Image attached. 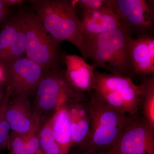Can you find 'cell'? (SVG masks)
<instances>
[{
  "mask_svg": "<svg viewBox=\"0 0 154 154\" xmlns=\"http://www.w3.org/2000/svg\"><path fill=\"white\" fill-rule=\"evenodd\" d=\"M71 117V146L80 145L88 140L90 130V119L83 102L67 103Z\"/></svg>",
  "mask_w": 154,
  "mask_h": 154,
  "instance_id": "cell-13",
  "label": "cell"
},
{
  "mask_svg": "<svg viewBox=\"0 0 154 154\" xmlns=\"http://www.w3.org/2000/svg\"><path fill=\"white\" fill-rule=\"evenodd\" d=\"M10 15V7L6 0H0V25L7 21Z\"/></svg>",
  "mask_w": 154,
  "mask_h": 154,
  "instance_id": "cell-23",
  "label": "cell"
},
{
  "mask_svg": "<svg viewBox=\"0 0 154 154\" xmlns=\"http://www.w3.org/2000/svg\"><path fill=\"white\" fill-rule=\"evenodd\" d=\"M25 57H26L25 37L21 19V22L18 25L14 40L2 64L4 65L9 64Z\"/></svg>",
  "mask_w": 154,
  "mask_h": 154,
  "instance_id": "cell-18",
  "label": "cell"
},
{
  "mask_svg": "<svg viewBox=\"0 0 154 154\" xmlns=\"http://www.w3.org/2000/svg\"><path fill=\"white\" fill-rule=\"evenodd\" d=\"M131 58L134 74L144 76L154 75V38L150 34L131 37L129 43Z\"/></svg>",
  "mask_w": 154,
  "mask_h": 154,
  "instance_id": "cell-10",
  "label": "cell"
},
{
  "mask_svg": "<svg viewBox=\"0 0 154 154\" xmlns=\"http://www.w3.org/2000/svg\"><path fill=\"white\" fill-rule=\"evenodd\" d=\"M21 21V15L10 18L1 24L0 30V63L4 60L14 40L17 28Z\"/></svg>",
  "mask_w": 154,
  "mask_h": 154,
  "instance_id": "cell-17",
  "label": "cell"
},
{
  "mask_svg": "<svg viewBox=\"0 0 154 154\" xmlns=\"http://www.w3.org/2000/svg\"><path fill=\"white\" fill-rule=\"evenodd\" d=\"M33 115L42 126L53 116L62 105L72 102H87L90 97L77 90L67 79L60 68L45 71L36 89Z\"/></svg>",
  "mask_w": 154,
  "mask_h": 154,
  "instance_id": "cell-4",
  "label": "cell"
},
{
  "mask_svg": "<svg viewBox=\"0 0 154 154\" xmlns=\"http://www.w3.org/2000/svg\"><path fill=\"white\" fill-rule=\"evenodd\" d=\"M141 89L142 112L143 118L151 127L154 128V77L144 76Z\"/></svg>",
  "mask_w": 154,
  "mask_h": 154,
  "instance_id": "cell-16",
  "label": "cell"
},
{
  "mask_svg": "<svg viewBox=\"0 0 154 154\" xmlns=\"http://www.w3.org/2000/svg\"><path fill=\"white\" fill-rule=\"evenodd\" d=\"M77 0L28 1L47 33L57 41H65L82 55L84 34L75 12Z\"/></svg>",
  "mask_w": 154,
  "mask_h": 154,
  "instance_id": "cell-2",
  "label": "cell"
},
{
  "mask_svg": "<svg viewBox=\"0 0 154 154\" xmlns=\"http://www.w3.org/2000/svg\"><path fill=\"white\" fill-rule=\"evenodd\" d=\"M65 62L66 77L72 86L84 93L94 91L96 78L93 65L87 63L83 57L75 54H66Z\"/></svg>",
  "mask_w": 154,
  "mask_h": 154,
  "instance_id": "cell-11",
  "label": "cell"
},
{
  "mask_svg": "<svg viewBox=\"0 0 154 154\" xmlns=\"http://www.w3.org/2000/svg\"><path fill=\"white\" fill-rule=\"evenodd\" d=\"M82 22L84 36L109 32L122 25L118 15L113 9L106 5L95 11H83Z\"/></svg>",
  "mask_w": 154,
  "mask_h": 154,
  "instance_id": "cell-12",
  "label": "cell"
},
{
  "mask_svg": "<svg viewBox=\"0 0 154 154\" xmlns=\"http://www.w3.org/2000/svg\"><path fill=\"white\" fill-rule=\"evenodd\" d=\"M11 96V90L6 88L5 98L0 106V149L7 145L10 134L11 128L7 119L6 111Z\"/></svg>",
  "mask_w": 154,
  "mask_h": 154,
  "instance_id": "cell-20",
  "label": "cell"
},
{
  "mask_svg": "<svg viewBox=\"0 0 154 154\" xmlns=\"http://www.w3.org/2000/svg\"><path fill=\"white\" fill-rule=\"evenodd\" d=\"M6 88L11 90V97L36 92L44 75V69L38 63L25 57L4 65Z\"/></svg>",
  "mask_w": 154,
  "mask_h": 154,
  "instance_id": "cell-6",
  "label": "cell"
},
{
  "mask_svg": "<svg viewBox=\"0 0 154 154\" xmlns=\"http://www.w3.org/2000/svg\"><path fill=\"white\" fill-rule=\"evenodd\" d=\"M106 5V0H77L76 6L83 11H93Z\"/></svg>",
  "mask_w": 154,
  "mask_h": 154,
  "instance_id": "cell-22",
  "label": "cell"
},
{
  "mask_svg": "<svg viewBox=\"0 0 154 154\" xmlns=\"http://www.w3.org/2000/svg\"><path fill=\"white\" fill-rule=\"evenodd\" d=\"M110 150L121 154H154V128L143 118H130L117 143Z\"/></svg>",
  "mask_w": 154,
  "mask_h": 154,
  "instance_id": "cell-8",
  "label": "cell"
},
{
  "mask_svg": "<svg viewBox=\"0 0 154 154\" xmlns=\"http://www.w3.org/2000/svg\"><path fill=\"white\" fill-rule=\"evenodd\" d=\"M85 106L90 119L89 137L79 145L83 152L110 150L115 145L130 118L114 110L94 92Z\"/></svg>",
  "mask_w": 154,
  "mask_h": 154,
  "instance_id": "cell-3",
  "label": "cell"
},
{
  "mask_svg": "<svg viewBox=\"0 0 154 154\" xmlns=\"http://www.w3.org/2000/svg\"><path fill=\"white\" fill-rule=\"evenodd\" d=\"M97 154V153H89L88 152V154Z\"/></svg>",
  "mask_w": 154,
  "mask_h": 154,
  "instance_id": "cell-27",
  "label": "cell"
},
{
  "mask_svg": "<svg viewBox=\"0 0 154 154\" xmlns=\"http://www.w3.org/2000/svg\"><path fill=\"white\" fill-rule=\"evenodd\" d=\"M106 5L113 9L131 34H149L153 28V1L106 0Z\"/></svg>",
  "mask_w": 154,
  "mask_h": 154,
  "instance_id": "cell-7",
  "label": "cell"
},
{
  "mask_svg": "<svg viewBox=\"0 0 154 154\" xmlns=\"http://www.w3.org/2000/svg\"><path fill=\"white\" fill-rule=\"evenodd\" d=\"M38 138L40 147L45 152L63 154L56 141L53 128V116L42 126L38 133Z\"/></svg>",
  "mask_w": 154,
  "mask_h": 154,
  "instance_id": "cell-19",
  "label": "cell"
},
{
  "mask_svg": "<svg viewBox=\"0 0 154 154\" xmlns=\"http://www.w3.org/2000/svg\"><path fill=\"white\" fill-rule=\"evenodd\" d=\"M108 106L122 113H126L127 110L120 94L112 91H93Z\"/></svg>",
  "mask_w": 154,
  "mask_h": 154,
  "instance_id": "cell-21",
  "label": "cell"
},
{
  "mask_svg": "<svg viewBox=\"0 0 154 154\" xmlns=\"http://www.w3.org/2000/svg\"><path fill=\"white\" fill-rule=\"evenodd\" d=\"M131 37V33L122 24L109 32L84 36L83 58L91 59L94 69L129 77L134 74L129 51Z\"/></svg>",
  "mask_w": 154,
  "mask_h": 154,
  "instance_id": "cell-1",
  "label": "cell"
},
{
  "mask_svg": "<svg viewBox=\"0 0 154 154\" xmlns=\"http://www.w3.org/2000/svg\"><path fill=\"white\" fill-rule=\"evenodd\" d=\"M67 103L59 107L53 116L56 141L63 154H68L71 147L70 114Z\"/></svg>",
  "mask_w": 154,
  "mask_h": 154,
  "instance_id": "cell-14",
  "label": "cell"
},
{
  "mask_svg": "<svg viewBox=\"0 0 154 154\" xmlns=\"http://www.w3.org/2000/svg\"><path fill=\"white\" fill-rule=\"evenodd\" d=\"M96 87L94 90L112 91L120 94L135 85L128 77L95 72Z\"/></svg>",
  "mask_w": 154,
  "mask_h": 154,
  "instance_id": "cell-15",
  "label": "cell"
},
{
  "mask_svg": "<svg viewBox=\"0 0 154 154\" xmlns=\"http://www.w3.org/2000/svg\"><path fill=\"white\" fill-rule=\"evenodd\" d=\"M7 5L11 8L12 6L19 5L22 4L23 1L21 0H6Z\"/></svg>",
  "mask_w": 154,
  "mask_h": 154,
  "instance_id": "cell-25",
  "label": "cell"
},
{
  "mask_svg": "<svg viewBox=\"0 0 154 154\" xmlns=\"http://www.w3.org/2000/svg\"><path fill=\"white\" fill-rule=\"evenodd\" d=\"M101 154H105L104 153H103Z\"/></svg>",
  "mask_w": 154,
  "mask_h": 154,
  "instance_id": "cell-29",
  "label": "cell"
},
{
  "mask_svg": "<svg viewBox=\"0 0 154 154\" xmlns=\"http://www.w3.org/2000/svg\"><path fill=\"white\" fill-rule=\"evenodd\" d=\"M6 113L12 132L24 137L39 133L41 126L33 115L28 96L20 95L10 99Z\"/></svg>",
  "mask_w": 154,
  "mask_h": 154,
  "instance_id": "cell-9",
  "label": "cell"
},
{
  "mask_svg": "<svg viewBox=\"0 0 154 154\" xmlns=\"http://www.w3.org/2000/svg\"><path fill=\"white\" fill-rule=\"evenodd\" d=\"M25 37L26 57L45 71L60 68V46L47 33L36 14L21 13Z\"/></svg>",
  "mask_w": 154,
  "mask_h": 154,
  "instance_id": "cell-5",
  "label": "cell"
},
{
  "mask_svg": "<svg viewBox=\"0 0 154 154\" xmlns=\"http://www.w3.org/2000/svg\"><path fill=\"white\" fill-rule=\"evenodd\" d=\"M104 153L105 154H121L117 152L113 151L112 150L107 151L106 152H104Z\"/></svg>",
  "mask_w": 154,
  "mask_h": 154,
  "instance_id": "cell-26",
  "label": "cell"
},
{
  "mask_svg": "<svg viewBox=\"0 0 154 154\" xmlns=\"http://www.w3.org/2000/svg\"><path fill=\"white\" fill-rule=\"evenodd\" d=\"M44 154H54L51 153H50V152H45V153Z\"/></svg>",
  "mask_w": 154,
  "mask_h": 154,
  "instance_id": "cell-28",
  "label": "cell"
},
{
  "mask_svg": "<svg viewBox=\"0 0 154 154\" xmlns=\"http://www.w3.org/2000/svg\"><path fill=\"white\" fill-rule=\"evenodd\" d=\"M6 94V88L4 85L0 84V106L2 104Z\"/></svg>",
  "mask_w": 154,
  "mask_h": 154,
  "instance_id": "cell-24",
  "label": "cell"
}]
</instances>
